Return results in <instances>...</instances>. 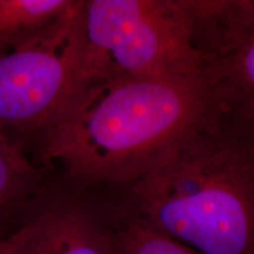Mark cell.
<instances>
[{"instance_id": "4", "label": "cell", "mask_w": 254, "mask_h": 254, "mask_svg": "<svg viewBox=\"0 0 254 254\" xmlns=\"http://www.w3.org/2000/svg\"><path fill=\"white\" fill-rule=\"evenodd\" d=\"M82 0L0 57V128L45 132L86 86Z\"/></svg>"}, {"instance_id": "2", "label": "cell", "mask_w": 254, "mask_h": 254, "mask_svg": "<svg viewBox=\"0 0 254 254\" xmlns=\"http://www.w3.org/2000/svg\"><path fill=\"white\" fill-rule=\"evenodd\" d=\"M217 105L206 78L92 82L40 133V158L78 186L124 189L145 176Z\"/></svg>"}, {"instance_id": "6", "label": "cell", "mask_w": 254, "mask_h": 254, "mask_svg": "<svg viewBox=\"0 0 254 254\" xmlns=\"http://www.w3.org/2000/svg\"><path fill=\"white\" fill-rule=\"evenodd\" d=\"M207 80L222 111L254 118V31L226 59L209 69Z\"/></svg>"}, {"instance_id": "10", "label": "cell", "mask_w": 254, "mask_h": 254, "mask_svg": "<svg viewBox=\"0 0 254 254\" xmlns=\"http://www.w3.org/2000/svg\"><path fill=\"white\" fill-rule=\"evenodd\" d=\"M27 236V226L24 221L13 232L0 237V254H18Z\"/></svg>"}, {"instance_id": "5", "label": "cell", "mask_w": 254, "mask_h": 254, "mask_svg": "<svg viewBox=\"0 0 254 254\" xmlns=\"http://www.w3.org/2000/svg\"><path fill=\"white\" fill-rule=\"evenodd\" d=\"M23 221L27 236L18 254H117L111 204L52 195L34 200Z\"/></svg>"}, {"instance_id": "7", "label": "cell", "mask_w": 254, "mask_h": 254, "mask_svg": "<svg viewBox=\"0 0 254 254\" xmlns=\"http://www.w3.org/2000/svg\"><path fill=\"white\" fill-rule=\"evenodd\" d=\"M40 184L38 168L0 128V222L19 212H26L37 199Z\"/></svg>"}, {"instance_id": "8", "label": "cell", "mask_w": 254, "mask_h": 254, "mask_svg": "<svg viewBox=\"0 0 254 254\" xmlns=\"http://www.w3.org/2000/svg\"><path fill=\"white\" fill-rule=\"evenodd\" d=\"M73 0H0V57L52 23Z\"/></svg>"}, {"instance_id": "3", "label": "cell", "mask_w": 254, "mask_h": 254, "mask_svg": "<svg viewBox=\"0 0 254 254\" xmlns=\"http://www.w3.org/2000/svg\"><path fill=\"white\" fill-rule=\"evenodd\" d=\"M86 85L113 78H206L185 0H86Z\"/></svg>"}, {"instance_id": "1", "label": "cell", "mask_w": 254, "mask_h": 254, "mask_svg": "<svg viewBox=\"0 0 254 254\" xmlns=\"http://www.w3.org/2000/svg\"><path fill=\"white\" fill-rule=\"evenodd\" d=\"M117 208L201 254H254V125L215 106Z\"/></svg>"}, {"instance_id": "9", "label": "cell", "mask_w": 254, "mask_h": 254, "mask_svg": "<svg viewBox=\"0 0 254 254\" xmlns=\"http://www.w3.org/2000/svg\"><path fill=\"white\" fill-rule=\"evenodd\" d=\"M112 207L117 254H201L120 211L113 204Z\"/></svg>"}, {"instance_id": "11", "label": "cell", "mask_w": 254, "mask_h": 254, "mask_svg": "<svg viewBox=\"0 0 254 254\" xmlns=\"http://www.w3.org/2000/svg\"><path fill=\"white\" fill-rule=\"evenodd\" d=\"M250 120H252V123H253V125H254V118H252V119H250Z\"/></svg>"}]
</instances>
